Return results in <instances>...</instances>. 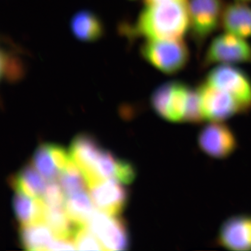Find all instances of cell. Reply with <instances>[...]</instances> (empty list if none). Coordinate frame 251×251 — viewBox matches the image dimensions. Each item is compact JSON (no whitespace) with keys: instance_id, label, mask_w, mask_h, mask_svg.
I'll list each match as a JSON object with an SVG mask.
<instances>
[{"instance_id":"20","label":"cell","mask_w":251,"mask_h":251,"mask_svg":"<svg viewBox=\"0 0 251 251\" xmlns=\"http://www.w3.org/2000/svg\"><path fill=\"white\" fill-rule=\"evenodd\" d=\"M24 63L20 58L11 53L1 50V76L6 80L14 82L24 77L25 74Z\"/></svg>"},{"instance_id":"28","label":"cell","mask_w":251,"mask_h":251,"mask_svg":"<svg viewBox=\"0 0 251 251\" xmlns=\"http://www.w3.org/2000/svg\"><path fill=\"white\" fill-rule=\"evenodd\" d=\"M76 250L73 239H61V238H55L53 240L49 248V251H74Z\"/></svg>"},{"instance_id":"30","label":"cell","mask_w":251,"mask_h":251,"mask_svg":"<svg viewBox=\"0 0 251 251\" xmlns=\"http://www.w3.org/2000/svg\"><path fill=\"white\" fill-rule=\"evenodd\" d=\"M235 1L249 3L251 2V0H235Z\"/></svg>"},{"instance_id":"16","label":"cell","mask_w":251,"mask_h":251,"mask_svg":"<svg viewBox=\"0 0 251 251\" xmlns=\"http://www.w3.org/2000/svg\"><path fill=\"white\" fill-rule=\"evenodd\" d=\"M53 235L45 224L21 225L19 231L22 246L29 251H49Z\"/></svg>"},{"instance_id":"29","label":"cell","mask_w":251,"mask_h":251,"mask_svg":"<svg viewBox=\"0 0 251 251\" xmlns=\"http://www.w3.org/2000/svg\"><path fill=\"white\" fill-rule=\"evenodd\" d=\"M162 1H164V0H144V3H145V4H151V3H154Z\"/></svg>"},{"instance_id":"5","label":"cell","mask_w":251,"mask_h":251,"mask_svg":"<svg viewBox=\"0 0 251 251\" xmlns=\"http://www.w3.org/2000/svg\"><path fill=\"white\" fill-rule=\"evenodd\" d=\"M189 31L199 46L221 26L225 7L223 0H188Z\"/></svg>"},{"instance_id":"12","label":"cell","mask_w":251,"mask_h":251,"mask_svg":"<svg viewBox=\"0 0 251 251\" xmlns=\"http://www.w3.org/2000/svg\"><path fill=\"white\" fill-rule=\"evenodd\" d=\"M218 240L219 245L229 250L251 251V218L238 215L226 220L220 228Z\"/></svg>"},{"instance_id":"6","label":"cell","mask_w":251,"mask_h":251,"mask_svg":"<svg viewBox=\"0 0 251 251\" xmlns=\"http://www.w3.org/2000/svg\"><path fill=\"white\" fill-rule=\"evenodd\" d=\"M205 81L230 94L246 114L251 111V78L241 69L234 65H216L209 71Z\"/></svg>"},{"instance_id":"10","label":"cell","mask_w":251,"mask_h":251,"mask_svg":"<svg viewBox=\"0 0 251 251\" xmlns=\"http://www.w3.org/2000/svg\"><path fill=\"white\" fill-rule=\"evenodd\" d=\"M102 149L95 138L85 133L77 135L71 142L69 153L80 169L89 187L102 181L96 168Z\"/></svg>"},{"instance_id":"23","label":"cell","mask_w":251,"mask_h":251,"mask_svg":"<svg viewBox=\"0 0 251 251\" xmlns=\"http://www.w3.org/2000/svg\"><path fill=\"white\" fill-rule=\"evenodd\" d=\"M117 160L118 158H116L108 150L102 149L96 168L97 174L100 180L115 178Z\"/></svg>"},{"instance_id":"26","label":"cell","mask_w":251,"mask_h":251,"mask_svg":"<svg viewBox=\"0 0 251 251\" xmlns=\"http://www.w3.org/2000/svg\"><path fill=\"white\" fill-rule=\"evenodd\" d=\"M136 176L134 166L126 160L118 159L116 166L115 178L124 184H130Z\"/></svg>"},{"instance_id":"11","label":"cell","mask_w":251,"mask_h":251,"mask_svg":"<svg viewBox=\"0 0 251 251\" xmlns=\"http://www.w3.org/2000/svg\"><path fill=\"white\" fill-rule=\"evenodd\" d=\"M123 184L110 178L89 188L91 199L99 211L111 215H119L124 211L129 193Z\"/></svg>"},{"instance_id":"21","label":"cell","mask_w":251,"mask_h":251,"mask_svg":"<svg viewBox=\"0 0 251 251\" xmlns=\"http://www.w3.org/2000/svg\"><path fill=\"white\" fill-rule=\"evenodd\" d=\"M24 194L17 193L12 200L16 218L21 225H33L35 214V204L34 200Z\"/></svg>"},{"instance_id":"3","label":"cell","mask_w":251,"mask_h":251,"mask_svg":"<svg viewBox=\"0 0 251 251\" xmlns=\"http://www.w3.org/2000/svg\"><path fill=\"white\" fill-rule=\"evenodd\" d=\"M191 90V87L182 81H167L153 90L150 98L151 107L166 121L184 122Z\"/></svg>"},{"instance_id":"8","label":"cell","mask_w":251,"mask_h":251,"mask_svg":"<svg viewBox=\"0 0 251 251\" xmlns=\"http://www.w3.org/2000/svg\"><path fill=\"white\" fill-rule=\"evenodd\" d=\"M87 227L99 240L105 251H125L130 246L126 224L119 215L95 211Z\"/></svg>"},{"instance_id":"1","label":"cell","mask_w":251,"mask_h":251,"mask_svg":"<svg viewBox=\"0 0 251 251\" xmlns=\"http://www.w3.org/2000/svg\"><path fill=\"white\" fill-rule=\"evenodd\" d=\"M188 1L164 0L145 4L134 24L121 25V32L145 41L183 39L190 28Z\"/></svg>"},{"instance_id":"18","label":"cell","mask_w":251,"mask_h":251,"mask_svg":"<svg viewBox=\"0 0 251 251\" xmlns=\"http://www.w3.org/2000/svg\"><path fill=\"white\" fill-rule=\"evenodd\" d=\"M45 224L52 231L55 238L73 239L78 226L68 217L64 208H50L47 206Z\"/></svg>"},{"instance_id":"15","label":"cell","mask_w":251,"mask_h":251,"mask_svg":"<svg viewBox=\"0 0 251 251\" xmlns=\"http://www.w3.org/2000/svg\"><path fill=\"white\" fill-rule=\"evenodd\" d=\"M70 27L74 36L83 42H96L104 33L101 19L93 12L87 10L75 14L71 19Z\"/></svg>"},{"instance_id":"7","label":"cell","mask_w":251,"mask_h":251,"mask_svg":"<svg viewBox=\"0 0 251 251\" xmlns=\"http://www.w3.org/2000/svg\"><path fill=\"white\" fill-rule=\"evenodd\" d=\"M204 121L224 122L246 114L240 103L228 93L204 81L197 88Z\"/></svg>"},{"instance_id":"27","label":"cell","mask_w":251,"mask_h":251,"mask_svg":"<svg viewBox=\"0 0 251 251\" xmlns=\"http://www.w3.org/2000/svg\"><path fill=\"white\" fill-rule=\"evenodd\" d=\"M48 146L50 155L56 168L59 171L64 170L66 164L70 158V153L68 154L64 147L58 144L48 143Z\"/></svg>"},{"instance_id":"25","label":"cell","mask_w":251,"mask_h":251,"mask_svg":"<svg viewBox=\"0 0 251 251\" xmlns=\"http://www.w3.org/2000/svg\"><path fill=\"white\" fill-rule=\"evenodd\" d=\"M65 193L61 186L55 181H50L47 185L43 200L50 208H64L66 200Z\"/></svg>"},{"instance_id":"13","label":"cell","mask_w":251,"mask_h":251,"mask_svg":"<svg viewBox=\"0 0 251 251\" xmlns=\"http://www.w3.org/2000/svg\"><path fill=\"white\" fill-rule=\"evenodd\" d=\"M221 26L225 31L246 39L251 37V7L248 3L234 1L226 5Z\"/></svg>"},{"instance_id":"17","label":"cell","mask_w":251,"mask_h":251,"mask_svg":"<svg viewBox=\"0 0 251 251\" xmlns=\"http://www.w3.org/2000/svg\"><path fill=\"white\" fill-rule=\"evenodd\" d=\"M90 196L85 191L68 197L65 209L68 217L78 227L87 226L95 210Z\"/></svg>"},{"instance_id":"4","label":"cell","mask_w":251,"mask_h":251,"mask_svg":"<svg viewBox=\"0 0 251 251\" xmlns=\"http://www.w3.org/2000/svg\"><path fill=\"white\" fill-rule=\"evenodd\" d=\"M251 64V45L246 39L225 32L215 37L204 54L202 67Z\"/></svg>"},{"instance_id":"14","label":"cell","mask_w":251,"mask_h":251,"mask_svg":"<svg viewBox=\"0 0 251 251\" xmlns=\"http://www.w3.org/2000/svg\"><path fill=\"white\" fill-rule=\"evenodd\" d=\"M39 172H37L32 163L24 166L17 174L11 176L9 183L14 190L31 198L42 197L47 185Z\"/></svg>"},{"instance_id":"24","label":"cell","mask_w":251,"mask_h":251,"mask_svg":"<svg viewBox=\"0 0 251 251\" xmlns=\"http://www.w3.org/2000/svg\"><path fill=\"white\" fill-rule=\"evenodd\" d=\"M58 178L65 195L68 197L86 189V181L81 175H70L62 171Z\"/></svg>"},{"instance_id":"22","label":"cell","mask_w":251,"mask_h":251,"mask_svg":"<svg viewBox=\"0 0 251 251\" xmlns=\"http://www.w3.org/2000/svg\"><path fill=\"white\" fill-rule=\"evenodd\" d=\"M74 241L77 250L103 251L97 237L87 226L80 227L75 232Z\"/></svg>"},{"instance_id":"19","label":"cell","mask_w":251,"mask_h":251,"mask_svg":"<svg viewBox=\"0 0 251 251\" xmlns=\"http://www.w3.org/2000/svg\"><path fill=\"white\" fill-rule=\"evenodd\" d=\"M31 163L45 179L51 181L58 178V168L50 155L48 143H43L37 147Z\"/></svg>"},{"instance_id":"9","label":"cell","mask_w":251,"mask_h":251,"mask_svg":"<svg viewBox=\"0 0 251 251\" xmlns=\"http://www.w3.org/2000/svg\"><path fill=\"white\" fill-rule=\"evenodd\" d=\"M201 150L210 157L225 159L237 149V140L233 131L224 122H209L198 136Z\"/></svg>"},{"instance_id":"2","label":"cell","mask_w":251,"mask_h":251,"mask_svg":"<svg viewBox=\"0 0 251 251\" xmlns=\"http://www.w3.org/2000/svg\"><path fill=\"white\" fill-rule=\"evenodd\" d=\"M140 53L144 61L168 75L184 70L190 58L189 49L183 39L144 41Z\"/></svg>"}]
</instances>
